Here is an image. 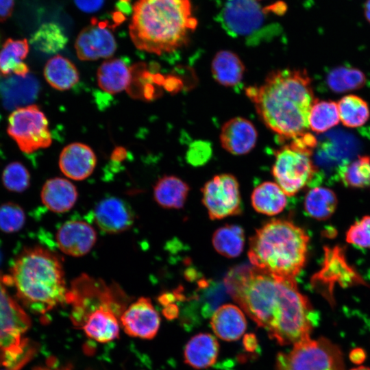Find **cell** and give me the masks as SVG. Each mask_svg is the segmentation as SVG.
Wrapping results in <instances>:
<instances>
[{"label": "cell", "mask_w": 370, "mask_h": 370, "mask_svg": "<svg viewBox=\"0 0 370 370\" xmlns=\"http://www.w3.org/2000/svg\"><path fill=\"white\" fill-rule=\"evenodd\" d=\"M29 52L26 39H7L0 49V75L3 77L14 74L25 76L29 67L23 62Z\"/></svg>", "instance_id": "25"}, {"label": "cell", "mask_w": 370, "mask_h": 370, "mask_svg": "<svg viewBox=\"0 0 370 370\" xmlns=\"http://www.w3.org/2000/svg\"><path fill=\"white\" fill-rule=\"evenodd\" d=\"M365 82V73L359 69L349 66H337L332 69L326 77L328 86L336 93L360 89Z\"/></svg>", "instance_id": "33"}, {"label": "cell", "mask_w": 370, "mask_h": 370, "mask_svg": "<svg viewBox=\"0 0 370 370\" xmlns=\"http://www.w3.org/2000/svg\"><path fill=\"white\" fill-rule=\"evenodd\" d=\"M251 201L256 211L269 216L280 213L287 204L286 194L276 183L271 182L257 186L251 193Z\"/></svg>", "instance_id": "27"}, {"label": "cell", "mask_w": 370, "mask_h": 370, "mask_svg": "<svg viewBox=\"0 0 370 370\" xmlns=\"http://www.w3.org/2000/svg\"><path fill=\"white\" fill-rule=\"evenodd\" d=\"M210 324L216 336L226 341L240 338L247 328L243 312L233 304L219 306L212 314Z\"/></svg>", "instance_id": "20"}, {"label": "cell", "mask_w": 370, "mask_h": 370, "mask_svg": "<svg viewBox=\"0 0 370 370\" xmlns=\"http://www.w3.org/2000/svg\"><path fill=\"white\" fill-rule=\"evenodd\" d=\"M120 321L130 336L151 339L158 331L160 319L151 300L140 297L123 312Z\"/></svg>", "instance_id": "14"}, {"label": "cell", "mask_w": 370, "mask_h": 370, "mask_svg": "<svg viewBox=\"0 0 370 370\" xmlns=\"http://www.w3.org/2000/svg\"><path fill=\"white\" fill-rule=\"evenodd\" d=\"M67 40L59 25L47 23L42 25L35 32L32 36L31 42L39 51L50 54L62 50Z\"/></svg>", "instance_id": "34"}, {"label": "cell", "mask_w": 370, "mask_h": 370, "mask_svg": "<svg viewBox=\"0 0 370 370\" xmlns=\"http://www.w3.org/2000/svg\"><path fill=\"white\" fill-rule=\"evenodd\" d=\"M74 1L79 10L90 13L99 10L103 5L104 0H74Z\"/></svg>", "instance_id": "40"}, {"label": "cell", "mask_w": 370, "mask_h": 370, "mask_svg": "<svg viewBox=\"0 0 370 370\" xmlns=\"http://www.w3.org/2000/svg\"><path fill=\"white\" fill-rule=\"evenodd\" d=\"M97 233L88 223L82 221H69L58 229L56 241L64 254L80 257L87 254L95 245Z\"/></svg>", "instance_id": "16"}, {"label": "cell", "mask_w": 370, "mask_h": 370, "mask_svg": "<svg viewBox=\"0 0 370 370\" xmlns=\"http://www.w3.org/2000/svg\"><path fill=\"white\" fill-rule=\"evenodd\" d=\"M212 242L219 254L227 258H235L241 254L244 247V230L237 225H225L214 232Z\"/></svg>", "instance_id": "31"}, {"label": "cell", "mask_w": 370, "mask_h": 370, "mask_svg": "<svg viewBox=\"0 0 370 370\" xmlns=\"http://www.w3.org/2000/svg\"><path fill=\"white\" fill-rule=\"evenodd\" d=\"M7 132L26 153L47 148L52 143L47 119L36 105L15 109L8 117Z\"/></svg>", "instance_id": "10"}, {"label": "cell", "mask_w": 370, "mask_h": 370, "mask_svg": "<svg viewBox=\"0 0 370 370\" xmlns=\"http://www.w3.org/2000/svg\"><path fill=\"white\" fill-rule=\"evenodd\" d=\"M311 154L289 143L275 152L272 174L286 196L295 195L313 180L317 169Z\"/></svg>", "instance_id": "8"}, {"label": "cell", "mask_w": 370, "mask_h": 370, "mask_svg": "<svg viewBox=\"0 0 370 370\" xmlns=\"http://www.w3.org/2000/svg\"><path fill=\"white\" fill-rule=\"evenodd\" d=\"M264 125L282 142L307 132L308 113L315 98L305 69L271 71L260 86L245 89Z\"/></svg>", "instance_id": "2"}, {"label": "cell", "mask_w": 370, "mask_h": 370, "mask_svg": "<svg viewBox=\"0 0 370 370\" xmlns=\"http://www.w3.org/2000/svg\"><path fill=\"white\" fill-rule=\"evenodd\" d=\"M112 304L107 289L100 304L80 317L83 319L80 325L88 337L99 343H108L117 338L119 324Z\"/></svg>", "instance_id": "13"}, {"label": "cell", "mask_w": 370, "mask_h": 370, "mask_svg": "<svg viewBox=\"0 0 370 370\" xmlns=\"http://www.w3.org/2000/svg\"><path fill=\"white\" fill-rule=\"evenodd\" d=\"M202 201L212 220L240 214L242 204L239 184L232 174L214 176L201 188Z\"/></svg>", "instance_id": "11"}, {"label": "cell", "mask_w": 370, "mask_h": 370, "mask_svg": "<svg viewBox=\"0 0 370 370\" xmlns=\"http://www.w3.org/2000/svg\"><path fill=\"white\" fill-rule=\"evenodd\" d=\"M97 164L93 150L87 145L73 143L61 151L59 167L63 174L74 180H83L93 172Z\"/></svg>", "instance_id": "18"}, {"label": "cell", "mask_w": 370, "mask_h": 370, "mask_svg": "<svg viewBox=\"0 0 370 370\" xmlns=\"http://www.w3.org/2000/svg\"><path fill=\"white\" fill-rule=\"evenodd\" d=\"M78 193L75 186L62 177L51 178L41 190L43 204L51 211L63 213L70 210L77 201Z\"/></svg>", "instance_id": "21"}, {"label": "cell", "mask_w": 370, "mask_h": 370, "mask_svg": "<svg viewBox=\"0 0 370 370\" xmlns=\"http://www.w3.org/2000/svg\"><path fill=\"white\" fill-rule=\"evenodd\" d=\"M37 370H64V369H39Z\"/></svg>", "instance_id": "46"}, {"label": "cell", "mask_w": 370, "mask_h": 370, "mask_svg": "<svg viewBox=\"0 0 370 370\" xmlns=\"http://www.w3.org/2000/svg\"><path fill=\"white\" fill-rule=\"evenodd\" d=\"M269 14H271L269 7L262 8L255 0H225L216 21L228 35L256 45L272 39L282 30L280 24L269 22Z\"/></svg>", "instance_id": "6"}, {"label": "cell", "mask_w": 370, "mask_h": 370, "mask_svg": "<svg viewBox=\"0 0 370 370\" xmlns=\"http://www.w3.org/2000/svg\"><path fill=\"white\" fill-rule=\"evenodd\" d=\"M346 241L360 248L370 249V216H365L350 226Z\"/></svg>", "instance_id": "38"}, {"label": "cell", "mask_w": 370, "mask_h": 370, "mask_svg": "<svg viewBox=\"0 0 370 370\" xmlns=\"http://www.w3.org/2000/svg\"><path fill=\"white\" fill-rule=\"evenodd\" d=\"M308 127L314 133H323L340 122L337 102L315 99L308 117Z\"/></svg>", "instance_id": "32"}, {"label": "cell", "mask_w": 370, "mask_h": 370, "mask_svg": "<svg viewBox=\"0 0 370 370\" xmlns=\"http://www.w3.org/2000/svg\"><path fill=\"white\" fill-rule=\"evenodd\" d=\"M365 15L367 20L370 23V0H367L364 7Z\"/></svg>", "instance_id": "44"}, {"label": "cell", "mask_w": 370, "mask_h": 370, "mask_svg": "<svg viewBox=\"0 0 370 370\" xmlns=\"http://www.w3.org/2000/svg\"><path fill=\"white\" fill-rule=\"evenodd\" d=\"M14 0H0V21L6 20L12 14Z\"/></svg>", "instance_id": "41"}, {"label": "cell", "mask_w": 370, "mask_h": 370, "mask_svg": "<svg viewBox=\"0 0 370 370\" xmlns=\"http://www.w3.org/2000/svg\"><path fill=\"white\" fill-rule=\"evenodd\" d=\"M210 154V146L205 142L198 141L190 147L187 153V159L193 165H201L209 159Z\"/></svg>", "instance_id": "39"}, {"label": "cell", "mask_w": 370, "mask_h": 370, "mask_svg": "<svg viewBox=\"0 0 370 370\" xmlns=\"http://www.w3.org/2000/svg\"><path fill=\"white\" fill-rule=\"evenodd\" d=\"M309 236L304 229L284 219H272L249 239L253 267L271 275L293 278L306 261Z\"/></svg>", "instance_id": "5"}, {"label": "cell", "mask_w": 370, "mask_h": 370, "mask_svg": "<svg viewBox=\"0 0 370 370\" xmlns=\"http://www.w3.org/2000/svg\"><path fill=\"white\" fill-rule=\"evenodd\" d=\"M39 89L38 80L29 73L25 76L10 75L0 82L3 104L8 110L23 107L34 101Z\"/></svg>", "instance_id": "19"}, {"label": "cell", "mask_w": 370, "mask_h": 370, "mask_svg": "<svg viewBox=\"0 0 370 370\" xmlns=\"http://www.w3.org/2000/svg\"><path fill=\"white\" fill-rule=\"evenodd\" d=\"M116 42L108 22L94 18L79 34L75 43L77 56L82 60L110 58L116 49Z\"/></svg>", "instance_id": "12"}, {"label": "cell", "mask_w": 370, "mask_h": 370, "mask_svg": "<svg viewBox=\"0 0 370 370\" xmlns=\"http://www.w3.org/2000/svg\"><path fill=\"white\" fill-rule=\"evenodd\" d=\"M244 348L248 352H254L258 346V341L254 334H247L243 338Z\"/></svg>", "instance_id": "43"}, {"label": "cell", "mask_w": 370, "mask_h": 370, "mask_svg": "<svg viewBox=\"0 0 370 370\" xmlns=\"http://www.w3.org/2000/svg\"><path fill=\"white\" fill-rule=\"evenodd\" d=\"M365 358L366 353L362 348H354L349 353L350 360L356 365L362 364L365 361Z\"/></svg>", "instance_id": "42"}, {"label": "cell", "mask_w": 370, "mask_h": 370, "mask_svg": "<svg viewBox=\"0 0 370 370\" xmlns=\"http://www.w3.org/2000/svg\"><path fill=\"white\" fill-rule=\"evenodd\" d=\"M225 284L245 312L279 344L294 345L310 338L317 316L295 279L240 266L228 272Z\"/></svg>", "instance_id": "1"}, {"label": "cell", "mask_w": 370, "mask_h": 370, "mask_svg": "<svg viewBox=\"0 0 370 370\" xmlns=\"http://www.w3.org/2000/svg\"><path fill=\"white\" fill-rule=\"evenodd\" d=\"M3 183L10 190L21 192L29 186L30 176L27 169L21 163H10L3 172Z\"/></svg>", "instance_id": "36"}, {"label": "cell", "mask_w": 370, "mask_h": 370, "mask_svg": "<svg viewBox=\"0 0 370 370\" xmlns=\"http://www.w3.org/2000/svg\"><path fill=\"white\" fill-rule=\"evenodd\" d=\"M44 76L51 87L62 91L69 90L79 79L75 64L60 55H56L47 61L44 68Z\"/></svg>", "instance_id": "28"}, {"label": "cell", "mask_w": 370, "mask_h": 370, "mask_svg": "<svg viewBox=\"0 0 370 370\" xmlns=\"http://www.w3.org/2000/svg\"><path fill=\"white\" fill-rule=\"evenodd\" d=\"M219 343L212 334L200 333L192 337L185 346L184 361L196 369L212 366L219 354Z\"/></svg>", "instance_id": "22"}, {"label": "cell", "mask_w": 370, "mask_h": 370, "mask_svg": "<svg viewBox=\"0 0 370 370\" xmlns=\"http://www.w3.org/2000/svg\"><path fill=\"white\" fill-rule=\"evenodd\" d=\"M337 206L336 194L330 188L314 187L308 190L304 199V209L311 217L325 220L334 212Z\"/></svg>", "instance_id": "29"}, {"label": "cell", "mask_w": 370, "mask_h": 370, "mask_svg": "<svg viewBox=\"0 0 370 370\" xmlns=\"http://www.w3.org/2000/svg\"><path fill=\"white\" fill-rule=\"evenodd\" d=\"M219 138L225 150L233 155L241 156L254 148L258 132L250 121L243 117H235L223 124Z\"/></svg>", "instance_id": "17"}, {"label": "cell", "mask_w": 370, "mask_h": 370, "mask_svg": "<svg viewBox=\"0 0 370 370\" xmlns=\"http://www.w3.org/2000/svg\"><path fill=\"white\" fill-rule=\"evenodd\" d=\"M18 298L31 310L45 313L68 301L69 291L59 258L40 247L25 249L11 269Z\"/></svg>", "instance_id": "4"}, {"label": "cell", "mask_w": 370, "mask_h": 370, "mask_svg": "<svg viewBox=\"0 0 370 370\" xmlns=\"http://www.w3.org/2000/svg\"><path fill=\"white\" fill-rule=\"evenodd\" d=\"M197 25L189 0H138L129 32L136 48L161 55L186 45Z\"/></svg>", "instance_id": "3"}, {"label": "cell", "mask_w": 370, "mask_h": 370, "mask_svg": "<svg viewBox=\"0 0 370 370\" xmlns=\"http://www.w3.org/2000/svg\"><path fill=\"white\" fill-rule=\"evenodd\" d=\"M338 173L343 184L347 187L370 188V156H358L340 167Z\"/></svg>", "instance_id": "35"}, {"label": "cell", "mask_w": 370, "mask_h": 370, "mask_svg": "<svg viewBox=\"0 0 370 370\" xmlns=\"http://www.w3.org/2000/svg\"><path fill=\"white\" fill-rule=\"evenodd\" d=\"M29 325L28 316L0 281V351L7 363L16 362L24 353Z\"/></svg>", "instance_id": "9"}, {"label": "cell", "mask_w": 370, "mask_h": 370, "mask_svg": "<svg viewBox=\"0 0 370 370\" xmlns=\"http://www.w3.org/2000/svg\"><path fill=\"white\" fill-rule=\"evenodd\" d=\"M25 223L22 208L14 204L0 206V229L5 232H14L21 229Z\"/></svg>", "instance_id": "37"}, {"label": "cell", "mask_w": 370, "mask_h": 370, "mask_svg": "<svg viewBox=\"0 0 370 370\" xmlns=\"http://www.w3.org/2000/svg\"><path fill=\"white\" fill-rule=\"evenodd\" d=\"M189 190V186L178 177L164 175L154 185L153 198L162 208L179 209L184 205Z\"/></svg>", "instance_id": "26"}, {"label": "cell", "mask_w": 370, "mask_h": 370, "mask_svg": "<svg viewBox=\"0 0 370 370\" xmlns=\"http://www.w3.org/2000/svg\"><path fill=\"white\" fill-rule=\"evenodd\" d=\"M132 77V69L121 58L106 60L99 66L97 72L99 88L110 94L119 93L127 89Z\"/></svg>", "instance_id": "23"}, {"label": "cell", "mask_w": 370, "mask_h": 370, "mask_svg": "<svg viewBox=\"0 0 370 370\" xmlns=\"http://www.w3.org/2000/svg\"><path fill=\"white\" fill-rule=\"evenodd\" d=\"M340 121L347 127L357 128L365 125L370 118L367 102L356 95H347L337 102Z\"/></svg>", "instance_id": "30"}, {"label": "cell", "mask_w": 370, "mask_h": 370, "mask_svg": "<svg viewBox=\"0 0 370 370\" xmlns=\"http://www.w3.org/2000/svg\"><path fill=\"white\" fill-rule=\"evenodd\" d=\"M351 370H370V367H365V366H360V367L352 369Z\"/></svg>", "instance_id": "45"}, {"label": "cell", "mask_w": 370, "mask_h": 370, "mask_svg": "<svg viewBox=\"0 0 370 370\" xmlns=\"http://www.w3.org/2000/svg\"><path fill=\"white\" fill-rule=\"evenodd\" d=\"M245 66L235 53L229 50L218 51L211 63L212 75L216 82L226 87L238 86L243 80Z\"/></svg>", "instance_id": "24"}, {"label": "cell", "mask_w": 370, "mask_h": 370, "mask_svg": "<svg viewBox=\"0 0 370 370\" xmlns=\"http://www.w3.org/2000/svg\"><path fill=\"white\" fill-rule=\"evenodd\" d=\"M93 217L96 225L108 234H119L127 230L134 222V213L124 200L110 197L96 206Z\"/></svg>", "instance_id": "15"}, {"label": "cell", "mask_w": 370, "mask_h": 370, "mask_svg": "<svg viewBox=\"0 0 370 370\" xmlns=\"http://www.w3.org/2000/svg\"><path fill=\"white\" fill-rule=\"evenodd\" d=\"M277 370H345L343 354L338 346L328 338H310L293 345L287 354L276 359Z\"/></svg>", "instance_id": "7"}]
</instances>
